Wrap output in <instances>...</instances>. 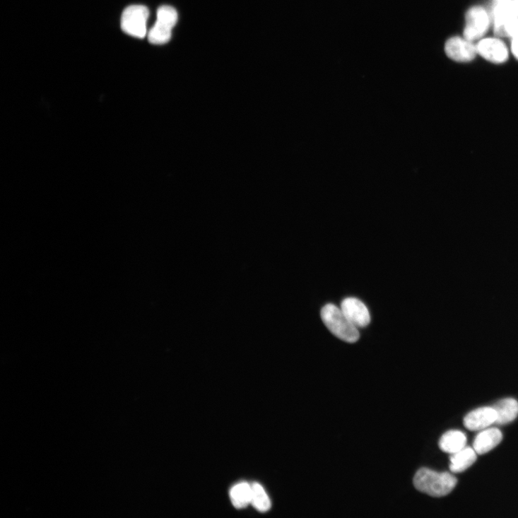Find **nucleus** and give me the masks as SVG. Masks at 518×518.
Here are the masks:
<instances>
[{
  "mask_svg": "<svg viewBox=\"0 0 518 518\" xmlns=\"http://www.w3.org/2000/svg\"><path fill=\"white\" fill-rule=\"evenodd\" d=\"M497 414L493 407L477 408L468 413L464 419V426L469 430L480 431L496 423Z\"/></svg>",
  "mask_w": 518,
  "mask_h": 518,
  "instance_id": "nucleus-10",
  "label": "nucleus"
},
{
  "mask_svg": "<svg viewBox=\"0 0 518 518\" xmlns=\"http://www.w3.org/2000/svg\"><path fill=\"white\" fill-rule=\"evenodd\" d=\"M511 49L514 57L518 59V37L512 38Z\"/></svg>",
  "mask_w": 518,
  "mask_h": 518,
  "instance_id": "nucleus-18",
  "label": "nucleus"
},
{
  "mask_svg": "<svg viewBox=\"0 0 518 518\" xmlns=\"http://www.w3.org/2000/svg\"><path fill=\"white\" fill-rule=\"evenodd\" d=\"M493 408L497 414L496 424H508L518 416V402L513 398H505L495 404Z\"/></svg>",
  "mask_w": 518,
  "mask_h": 518,
  "instance_id": "nucleus-12",
  "label": "nucleus"
},
{
  "mask_svg": "<svg viewBox=\"0 0 518 518\" xmlns=\"http://www.w3.org/2000/svg\"><path fill=\"white\" fill-rule=\"evenodd\" d=\"M466 442L465 433L460 430H449L442 436L440 447L443 452L452 454L466 447Z\"/></svg>",
  "mask_w": 518,
  "mask_h": 518,
  "instance_id": "nucleus-13",
  "label": "nucleus"
},
{
  "mask_svg": "<svg viewBox=\"0 0 518 518\" xmlns=\"http://www.w3.org/2000/svg\"><path fill=\"white\" fill-rule=\"evenodd\" d=\"M252 504L261 512L269 511L271 507V500L265 490L259 483L252 485Z\"/></svg>",
  "mask_w": 518,
  "mask_h": 518,
  "instance_id": "nucleus-16",
  "label": "nucleus"
},
{
  "mask_svg": "<svg viewBox=\"0 0 518 518\" xmlns=\"http://www.w3.org/2000/svg\"><path fill=\"white\" fill-rule=\"evenodd\" d=\"M509 1V0H495V5L500 4Z\"/></svg>",
  "mask_w": 518,
  "mask_h": 518,
  "instance_id": "nucleus-19",
  "label": "nucleus"
},
{
  "mask_svg": "<svg viewBox=\"0 0 518 518\" xmlns=\"http://www.w3.org/2000/svg\"><path fill=\"white\" fill-rule=\"evenodd\" d=\"M507 37H518V21L513 24L507 31Z\"/></svg>",
  "mask_w": 518,
  "mask_h": 518,
  "instance_id": "nucleus-17",
  "label": "nucleus"
},
{
  "mask_svg": "<svg viewBox=\"0 0 518 518\" xmlns=\"http://www.w3.org/2000/svg\"><path fill=\"white\" fill-rule=\"evenodd\" d=\"M447 56L458 62L472 61L476 54V47L466 38L454 37L448 40L445 45Z\"/></svg>",
  "mask_w": 518,
  "mask_h": 518,
  "instance_id": "nucleus-8",
  "label": "nucleus"
},
{
  "mask_svg": "<svg viewBox=\"0 0 518 518\" xmlns=\"http://www.w3.org/2000/svg\"><path fill=\"white\" fill-rule=\"evenodd\" d=\"M494 32L500 37H507V31L518 21V0H509L495 5L493 11Z\"/></svg>",
  "mask_w": 518,
  "mask_h": 518,
  "instance_id": "nucleus-5",
  "label": "nucleus"
},
{
  "mask_svg": "<svg viewBox=\"0 0 518 518\" xmlns=\"http://www.w3.org/2000/svg\"><path fill=\"white\" fill-rule=\"evenodd\" d=\"M252 485L247 483H239L230 491V498L233 506L243 509L252 504Z\"/></svg>",
  "mask_w": 518,
  "mask_h": 518,
  "instance_id": "nucleus-15",
  "label": "nucleus"
},
{
  "mask_svg": "<svg viewBox=\"0 0 518 518\" xmlns=\"http://www.w3.org/2000/svg\"><path fill=\"white\" fill-rule=\"evenodd\" d=\"M490 23V16L483 8H471L466 16V27L464 30V38L471 42L480 39L488 31Z\"/></svg>",
  "mask_w": 518,
  "mask_h": 518,
  "instance_id": "nucleus-6",
  "label": "nucleus"
},
{
  "mask_svg": "<svg viewBox=\"0 0 518 518\" xmlns=\"http://www.w3.org/2000/svg\"><path fill=\"white\" fill-rule=\"evenodd\" d=\"M341 309L356 328H365L370 324L371 317L369 310L361 300L353 298H346L342 302Z\"/></svg>",
  "mask_w": 518,
  "mask_h": 518,
  "instance_id": "nucleus-7",
  "label": "nucleus"
},
{
  "mask_svg": "<svg viewBox=\"0 0 518 518\" xmlns=\"http://www.w3.org/2000/svg\"><path fill=\"white\" fill-rule=\"evenodd\" d=\"M476 454L473 448L468 447L451 454L450 470L454 473L464 471L476 461Z\"/></svg>",
  "mask_w": 518,
  "mask_h": 518,
  "instance_id": "nucleus-14",
  "label": "nucleus"
},
{
  "mask_svg": "<svg viewBox=\"0 0 518 518\" xmlns=\"http://www.w3.org/2000/svg\"><path fill=\"white\" fill-rule=\"evenodd\" d=\"M149 17L148 9L143 6H131L123 13L122 28L128 35L143 38L147 33L146 24Z\"/></svg>",
  "mask_w": 518,
  "mask_h": 518,
  "instance_id": "nucleus-4",
  "label": "nucleus"
},
{
  "mask_svg": "<svg viewBox=\"0 0 518 518\" xmlns=\"http://www.w3.org/2000/svg\"><path fill=\"white\" fill-rule=\"evenodd\" d=\"M502 440V433L497 428H486L476 436L473 448L477 454L488 453Z\"/></svg>",
  "mask_w": 518,
  "mask_h": 518,
  "instance_id": "nucleus-11",
  "label": "nucleus"
},
{
  "mask_svg": "<svg viewBox=\"0 0 518 518\" xmlns=\"http://www.w3.org/2000/svg\"><path fill=\"white\" fill-rule=\"evenodd\" d=\"M477 54L495 64H502L508 59V50L505 45L497 38H485L476 46Z\"/></svg>",
  "mask_w": 518,
  "mask_h": 518,
  "instance_id": "nucleus-9",
  "label": "nucleus"
},
{
  "mask_svg": "<svg viewBox=\"0 0 518 518\" xmlns=\"http://www.w3.org/2000/svg\"><path fill=\"white\" fill-rule=\"evenodd\" d=\"M178 20L177 12L170 6L159 8L157 20L148 32V37L151 44L163 45L170 42L172 31Z\"/></svg>",
  "mask_w": 518,
  "mask_h": 518,
  "instance_id": "nucleus-3",
  "label": "nucleus"
},
{
  "mask_svg": "<svg viewBox=\"0 0 518 518\" xmlns=\"http://www.w3.org/2000/svg\"><path fill=\"white\" fill-rule=\"evenodd\" d=\"M414 486L421 493L435 498L445 497L457 484V478L448 472H437L427 468L419 469L414 476Z\"/></svg>",
  "mask_w": 518,
  "mask_h": 518,
  "instance_id": "nucleus-1",
  "label": "nucleus"
},
{
  "mask_svg": "<svg viewBox=\"0 0 518 518\" xmlns=\"http://www.w3.org/2000/svg\"><path fill=\"white\" fill-rule=\"evenodd\" d=\"M322 318L330 331L341 340L355 343L360 339V332L348 320L341 309L328 304L322 310Z\"/></svg>",
  "mask_w": 518,
  "mask_h": 518,
  "instance_id": "nucleus-2",
  "label": "nucleus"
}]
</instances>
